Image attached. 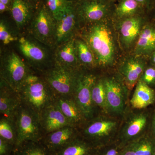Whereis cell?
I'll return each instance as SVG.
<instances>
[{"instance_id":"1","label":"cell","mask_w":155,"mask_h":155,"mask_svg":"<svg viewBox=\"0 0 155 155\" xmlns=\"http://www.w3.org/2000/svg\"><path fill=\"white\" fill-rule=\"evenodd\" d=\"M109 19L87 25L82 30L81 38L86 42L94 56L97 66L106 67L115 60L116 47L113 31Z\"/></svg>"},{"instance_id":"2","label":"cell","mask_w":155,"mask_h":155,"mask_svg":"<svg viewBox=\"0 0 155 155\" xmlns=\"http://www.w3.org/2000/svg\"><path fill=\"white\" fill-rule=\"evenodd\" d=\"M22 102L39 115L54 101L55 95L44 77L31 72L19 91Z\"/></svg>"},{"instance_id":"3","label":"cell","mask_w":155,"mask_h":155,"mask_svg":"<svg viewBox=\"0 0 155 155\" xmlns=\"http://www.w3.org/2000/svg\"><path fill=\"white\" fill-rule=\"evenodd\" d=\"M81 127L80 135L97 149L116 141L119 123L112 117L95 116Z\"/></svg>"},{"instance_id":"4","label":"cell","mask_w":155,"mask_h":155,"mask_svg":"<svg viewBox=\"0 0 155 155\" xmlns=\"http://www.w3.org/2000/svg\"><path fill=\"white\" fill-rule=\"evenodd\" d=\"M17 134L16 147L27 142H41L45 136L40 116L22 102L14 116Z\"/></svg>"},{"instance_id":"5","label":"cell","mask_w":155,"mask_h":155,"mask_svg":"<svg viewBox=\"0 0 155 155\" xmlns=\"http://www.w3.org/2000/svg\"><path fill=\"white\" fill-rule=\"evenodd\" d=\"M31 72L27 64L14 51H6L1 55V80L15 91L19 92Z\"/></svg>"},{"instance_id":"6","label":"cell","mask_w":155,"mask_h":155,"mask_svg":"<svg viewBox=\"0 0 155 155\" xmlns=\"http://www.w3.org/2000/svg\"><path fill=\"white\" fill-rule=\"evenodd\" d=\"M81 70L54 65L44 77L55 96L73 97Z\"/></svg>"},{"instance_id":"7","label":"cell","mask_w":155,"mask_h":155,"mask_svg":"<svg viewBox=\"0 0 155 155\" xmlns=\"http://www.w3.org/2000/svg\"><path fill=\"white\" fill-rule=\"evenodd\" d=\"M44 45L32 36H22L18 41V48L28 64L44 72L53 67L54 60L49 51Z\"/></svg>"},{"instance_id":"8","label":"cell","mask_w":155,"mask_h":155,"mask_svg":"<svg viewBox=\"0 0 155 155\" xmlns=\"http://www.w3.org/2000/svg\"><path fill=\"white\" fill-rule=\"evenodd\" d=\"M56 21L42 3L30 22L31 35L51 48L55 47Z\"/></svg>"},{"instance_id":"9","label":"cell","mask_w":155,"mask_h":155,"mask_svg":"<svg viewBox=\"0 0 155 155\" xmlns=\"http://www.w3.org/2000/svg\"><path fill=\"white\" fill-rule=\"evenodd\" d=\"M75 2L80 22L87 25L106 20L114 15L115 6L110 0Z\"/></svg>"},{"instance_id":"10","label":"cell","mask_w":155,"mask_h":155,"mask_svg":"<svg viewBox=\"0 0 155 155\" xmlns=\"http://www.w3.org/2000/svg\"><path fill=\"white\" fill-rule=\"evenodd\" d=\"M129 114L122 124L116 138V141L122 147L147 133L146 130L149 122L147 114L138 110Z\"/></svg>"},{"instance_id":"11","label":"cell","mask_w":155,"mask_h":155,"mask_svg":"<svg viewBox=\"0 0 155 155\" xmlns=\"http://www.w3.org/2000/svg\"><path fill=\"white\" fill-rule=\"evenodd\" d=\"M95 75L81 70L73 97L87 121L95 117V106L92 99V89Z\"/></svg>"},{"instance_id":"12","label":"cell","mask_w":155,"mask_h":155,"mask_svg":"<svg viewBox=\"0 0 155 155\" xmlns=\"http://www.w3.org/2000/svg\"><path fill=\"white\" fill-rule=\"evenodd\" d=\"M109 114L118 116L125 112L128 90L119 78H103Z\"/></svg>"},{"instance_id":"13","label":"cell","mask_w":155,"mask_h":155,"mask_svg":"<svg viewBox=\"0 0 155 155\" xmlns=\"http://www.w3.org/2000/svg\"><path fill=\"white\" fill-rule=\"evenodd\" d=\"M56 21L55 47L75 37L80 22L75 1H69L65 11Z\"/></svg>"},{"instance_id":"14","label":"cell","mask_w":155,"mask_h":155,"mask_svg":"<svg viewBox=\"0 0 155 155\" xmlns=\"http://www.w3.org/2000/svg\"><path fill=\"white\" fill-rule=\"evenodd\" d=\"M145 70V64L140 58L136 57L127 59L119 69L120 80L128 91L132 90Z\"/></svg>"},{"instance_id":"15","label":"cell","mask_w":155,"mask_h":155,"mask_svg":"<svg viewBox=\"0 0 155 155\" xmlns=\"http://www.w3.org/2000/svg\"><path fill=\"white\" fill-rule=\"evenodd\" d=\"M79 135L78 128L66 126L46 134L41 142L51 154L61 149Z\"/></svg>"},{"instance_id":"16","label":"cell","mask_w":155,"mask_h":155,"mask_svg":"<svg viewBox=\"0 0 155 155\" xmlns=\"http://www.w3.org/2000/svg\"><path fill=\"white\" fill-rule=\"evenodd\" d=\"M39 116L45 135L62 127L72 126L54 101L42 111Z\"/></svg>"},{"instance_id":"17","label":"cell","mask_w":155,"mask_h":155,"mask_svg":"<svg viewBox=\"0 0 155 155\" xmlns=\"http://www.w3.org/2000/svg\"><path fill=\"white\" fill-rule=\"evenodd\" d=\"M75 37L56 47L53 56L54 65L73 69L81 68L77 58Z\"/></svg>"},{"instance_id":"18","label":"cell","mask_w":155,"mask_h":155,"mask_svg":"<svg viewBox=\"0 0 155 155\" xmlns=\"http://www.w3.org/2000/svg\"><path fill=\"white\" fill-rule=\"evenodd\" d=\"M54 102L73 127L81 128L87 122L73 97L55 96Z\"/></svg>"},{"instance_id":"19","label":"cell","mask_w":155,"mask_h":155,"mask_svg":"<svg viewBox=\"0 0 155 155\" xmlns=\"http://www.w3.org/2000/svg\"><path fill=\"white\" fill-rule=\"evenodd\" d=\"M37 9L31 0H12L10 11L18 29L30 23Z\"/></svg>"},{"instance_id":"20","label":"cell","mask_w":155,"mask_h":155,"mask_svg":"<svg viewBox=\"0 0 155 155\" xmlns=\"http://www.w3.org/2000/svg\"><path fill=\"white\" fill-rule=\"evenodd\" d=\"M22 103L19 93L3 81L0 83V113L2 116L14 118Z\"/></svg>"},{"instance_id":"21","label":"cell","mask_w":155,"mask_h":155,"mask_svg":"<svg viewBox=\"0 0 155 155\" xmlns=\"http://www.w3.org/2000/svg\"><path fill=\"white\" fill-rule=\"evenodd\" d=\"M122 19L119 31L120 40L124 46L128 48L138 38L143 19L140 14Z\"/></svg>"},{"instance_id":"22","label":"cell","mask_w":155,"mask_h":155,"mask_svg":"<svg viewBox=\"0 0 155 155\" xmlns=\"http://www.w3.org/2000/svg\"><path fill=\"white\" fill-rule=\"evenodd\" d=\"M155 138L147 133L122 147L120 155H154Z\"/></svg>"},{"instance_id":"23","label":"cell","mask_w":155,"mask_h":155,"mask_svg":"<svg viewBox=\"0 0 155 155\" xmlns=\"http://www.w3.org/2000/svg\"><path fill=\"white\" fill-rule=\"evenodd\" d=\"M155 100L153 90L140 79L130 100L132 107L137 110H143L153 104Z\"/></svg>"},{"instance_id":"24","label":"cell","mask_w":155,"mask_h":155,"mask_svg":"<svg viewBox=\"0 0 155 155\" xmlns=\"http://www.w3.org/2000/svg\"><path fill=\"white\" fill-rule=\"evenodd\" d=\"M97 148L80 135L51 155H95Z\"/></svg>"},{"instance_id":"25","label":"cell","mask_w":155,"mask_h":155,"mask_svg":"<svg viewBox=\"0 0 155 155\" xmlns=\"http://www.w3.org/2000/svg\"><path fill=\"white\" fill-rule=\"evenodd\" d=\"M155 51V28L150 26L142 28L134 49L136 57L147 55Z\"/></svg>"},{"instance_id":"26","label":"cell","mask_w":155,"mask_h":155,"mask_svg":"<svg viewBox=\"0 0 155 155\" xmlns=\"http://www.w3.org/2000/svg\"><path fill=\"white\" fill-rule=\"evenodd\" d=\"M75 47L78 59L81 66L89 69L97 67L96 61L93 53L86 42L81 38L75 37Z\"/></svg>"},{"instance_id":"27","label":"cell","mask_w":155,"mask_h":155,"mask_svg":"<svg viewBox=\"0 0 155 155\" xmlns=\"http://www.w3.org/2000/svg\"><path fill=\"white\" fill-rule=\"evenodd\" d=\"M143 9L136 0H120L115 6L114 16L122 19L140 14Z\"/></svg>"},{"instance_id":"28","label":"cell","mask_w":155,"mask_h":155,"mask_svg":"<svg viewBox=\"0 0 155 155\" xmlns=\"http://www.w3.org/2000/svg\"><path fill=\"white\" fill-rule=\"evenodd\" d=\"M0 137L15 147L17 134L14 118L2 116L0 120Z\"/></svg>"},{"instance_id":"29","label":"cell","mask_w":155,"mask_h":155,"mask_svg":"<svg viewBox=\"0 0 155 155\" xmlns=\"http://www.w3.org/2000/svg\"><path fill=\"white\" fill-rule=\"evenodd\" d=\"M92 99L95 107L99 108L104 114H109L103 78H97L94 84L92 89Z\"/></svg>"},{"instance_id":"30","label":"cell","mask_w":155,"mask_h":155,"mask_svg":"<svg viewBox=\"0 0 155 155\" xmlns=\"http://www.w3.org/2000/svg\"><path fill=\"white\" fill-rule=\"evenodd\" d=\"M14 155H51L41 142H27L14 147Z\"/></svg>"},{"instance_id":"31","label":"cell","mask_w":155,"mask_h":155,"mask_svg":"<svg viewBox=\"0 0 155 155\" xmlns=\"http://www.w3.org/2000/svg\"><path fill=\"white\" fill-rule=\"evenodd\" d=\"M70 0H44L43 4L49 12L57 20L67 8Z\"/></svg>"},{"instance_id":"32","label":"cell","mask_w":155,"mask_h":155,"mask_svg":"<svg viewBox=\"0 0 155 155\" xmlns=\"http://www.w3.org/2000/svg\"><path fill=\"white\" fill-rule=\"evenodd\" d=\"M19 38L13 32L8 24L5 20L1 19L0 22V40L4 45L10 44L18 41Z\"/></svg>"},{"instance_id":"33","label":"cell","mask_w":155,"mask_h":155,"mask_svg":"<svg viewBox=\"0 0 155 155\" xmlns=\"http://www.w3.org/2000/svg\"><path fill=\"white\" fill-rule=\"evenodd\" d=\"M122 147L117 141L97 149L95 155H120Z\"/></svg>"},{"instance_id":"34","label":"cell","mask_w":155,"mask_h":155,"mask_svg":"<svg viewBox=\"0 0 155 155\" xmlns=\"http://www.w3.org/2000/svg\"><path fill=\"white\" fill-rule=\"evenodd\" d=\"M140 80L149 86L155 82V69L152 67L144 70L141 77Z\"/></svg>"},{"instance_id":"35","label":"cell","mask_w":155,"mask_h":155,"mask_svg":"<svg viewBox=\"0 0 155 155\" xmlns=\"http://www.w3.org/2000/svg\"><path fill=\"white\" fill-rule=\"evenodd\" d=\"M14 147L0 137V155H10Z\"/></svg>"},{"instance_id":"36","label":"cell","mask_w":155,"mask_h":155,"mask_svg":"<svg viewBox=\"0 0 155 155\" xmlns=\"http://www.w3.org/2000/svg\"><path fill=\"white\" fill-rule=\"evenodd\" d=\"M139 3L142 7L145 8H149L153 0H136Z\"/></svg>"},{"instance_id":"37","label":"cell","mask_w":155,"mask_h":155,"mask_svg":"<svg viewBox=\"0 0 155 155\" xmlns=\"http://www.w3.org/2000/svg\"><path fill=\"white\" fill-rule=\"evenodd\" d=\"M10 8H11L10 7L0 2V12H1V14L7 11H10Z\"/></svg>"},{"instance_id":"38","label":"cell","mask_w":155,"mask_h":155,"mask_svg":"<svg viewBox=\"0 0 155 155\" xmlns=\"http://www.w3.org/2000/svg\"><path fill=\"white\" fill-rule=\"evenodd\" d=\"M152 131L150 134L155 138V113L153 116L152 120Z\"/></svg>"},{"instance_id":"39","label":"cell","mask_w":155,"mask_h":155,"mask_svg":"<svg viewBox=\"0 0 155 155\" xmlns=\"http://www.w3.org/2000/svg\"><path fill=\"white\" fill-rule=\"evenodd\" d=\"M12 0H0V2L9 6L11 8V3H12Z\"/></svg>"},{"instance_id":"40","label":"cell","mask_w":155,"mask_h":155,"mask_svg":"<svg viewBox=\"0 0 155 155\" xmlns=\"http://www.w3.org/2000/svg\"><path fill=\"white\" fill-rule=\"evenodd\" d=\"M35 4L37 8H38L41 5V0H31Z\"/></svg>"},{"instance_id":"41","label":"cell","mask_w":155,"mask_h":155,"mask_svg":"<svg viewBox=\"0 0 155 155\" xmlns=\"http://www.w3.org/2000/svg\"><path fill=\"white\" fill-rule=\"evenodd\" d=\"M152 61L153 62L154 64H155V51L153 54L152 56Z\"/></svg>"},{"instance_id":"42","label":"cell","mask_w":155,"mask_h":155,"mask_svg":"<svg viewBox=\"0 0 155 155\" xmlns=\"http://www.w3.org/2000/svg\"><path fill=\"white\" fill-rule=\"evenodd\" d=\"M75 1H94V0H74Z\"/></svg>"},{"instance_id":"43","label":"cell","mask_w":155,"mask_h":155,"mask_svg":"<svg viewBox=\"0 0 155 155\" xmlns=\"http://www.w3.org/2000/svg\"><path fill=\"white\" fill-rule=\"evenodd\" d=\"M110 1H112V2H116V1H117V0H110Z\"/></svg>"},{"instance_id":"44","label":"cell","mask_w":155,"mask_h":155,"mask_svg":"<svg viewBox=\"0 0 155 155\" xmlns=\"http://www.w3.org/2000/svg\"><path fill=\"white\" fill-rule=\"evenodd\" d=\"M154 155H155V153H154Z\"/></svg>"}]
</instances>
